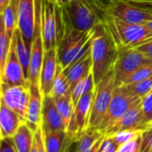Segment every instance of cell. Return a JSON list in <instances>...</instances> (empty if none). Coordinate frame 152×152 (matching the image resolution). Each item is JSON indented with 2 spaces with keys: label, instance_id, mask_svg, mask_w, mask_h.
Returning <instances> with one entry per match:
<instances>
[{
  "label": "cell",
  "instance_id": "1",
  "mask_svg": "<svg viewBox=\"0 0 152 152\" xmlns=\"http://www.w3.org/2000/svg\"><path fill=\"white\" fill-rule=\"evenodd\" d=\"M118 52L119 48L106 25L103 22L96 25L91 46L92 71L96 86L115 69Z\"/></svg>",
  "mask_w": 152,
  "mask_h": 152
},
{
  "label": "cell",
  "instance_id": "2",
  "mask_svg": "<svg viewBox=\"0 0 152 152\" xmlns=\"http://www.w3.org/2000/svg\"><path fill=\"white\" fill-rule=\"evenodd\" d=\"M64 30L58 43V61L64 69L91 50L94 28L88 31L77 30L69 24L63 11Z\"/></svg>",
  "mask_w": 152,
  "mask_h": 152
},
{
  "label": "cell",
  "instance_id": "3",
  "mask_svg": "<svg viewBox=\"0 0 152 152\" xmlns=\"http://www.w3.org/2000/svg\"><path fill=\"white\" fill-rule=\"evenodd\" d=\"M103 23L111 34L118 48H134L152 38L146 24H133L106 13Z\"/></svg>",
  "mask_w": 152,
  "mask_h": 152
},
{
  "label": "cell",
  "instance_id": "4",
  "mask_svg": "<svg viewBox=\"0 0 152 152\" xmlns=\"http://www.w3.org/2000/svg\"><path fill=\"white\" fill-rule=\"evenodd\" d=\"M41 19L45 51L57 48L64 30L63 9L50 0H41Z\"/></svg>",
  "mask_w": 152,
  "mask_h": 152
},
{
  "label": "cell",
  "instance_id": "5",
  "mask_svg": "<svg viewBox=\"0 0 152 152\" xmlns=\"http://www.w3.org/2000/svg\"><path fill=\"white\" fill-rule=\"evenodd\" d=\"M142 98L131 93L126 86H116L107 114L96 130L104 133L110 126L121 118L132 107L140 102Z\"/></svg>",
  "mask_w": 152,
  "mask_h": 152
},
{
  "label": "cell",
  "instance_id": "6",
  "mask_svg": "<svg viewBox=\"0 0 152 152\" xmlns=\"http://www.w3.org/2000/svg\"><path fill=\"white\" fill-rule=\"evenodd\" d=\"M116 86L115 70L113 69L95 87L88 129H97L103 120L110 107Z\"/></svg>",
  "mask_w": 152,
  "mask_h": 152
},
{
  "label": "cell",
  "instance_id": "7",
  "mask_svg": "<svg viewBox=\"0 0 152 152\" xmlns=\"http://www.w3.org/2000/svg\"><path fill=\"white\" fill-rule=\"evenodd\" d=\"M62 9L69 24L77 30L88 31L102 22L97 12L88 0H72Z\"/></svg>",
  "mask_w": 152,
  "mask_h": 152
},
{
  "label": "cell",
  "instance_id": "8",
  "mask_svg": "<svg viewBox=\"0 0 152 152\" xmlns=\"http://www.w3.org/2000/svg\"><path fill=\"white\" fill-rule=\"evenodd\" d=\"M95 91L82 96L75 106L73 115L67 129L68 137L77 142L89 128L92 107Z\"/></svg>",
  "mask_w": 152,
  "mask_h": 152
},
{
  "label": "cell",
  "instance_id": "9",
  "mask_svg": "<svg viewBox=\"0 0 152 152\" xmlns=\"http://www.w3.org/2000/svg\"><path fill=\"white\" fill-rule=\"evenodd\" d=\"M135 48H119L118 57L115 65L116 86H122L126 80L138 69L151 62Z\"/></svg>",
  "mask_w": 152,
  "mask_h": 152
},
{
  "label": "cell",
  "instance_id": "10",
  "mask_svg": "<svg viewBox=\"0 0 152 152\" xmlns=\"http://www.w3.org/2000/svg\"><path fill=\"white\" fill-rule=\"evenodd\" d=\"M105 12L133 24H146L152 20L151 7L123 1L110 4L106 7Z\"/></svg>",
  "mask_w": 152,
  "mask_h": 152
},
{
  "label": "cell",
  "instance_id": "11",
  "mask_svg": "<svg viewBox=\"0 0 152 152\" xmlns=\"http://www.w3.org/2000/svg\"><path fill=\"white\" fill-rule=\"evenodd\" d=\"M29 99V86H8L1 83V101L10 109L17 112L24 122H26Z\"/></svg>",
  "mask_w": 152,
  "mask_h": 152
},
{
  "label": "cell",
  "instance_id": "12",
  "mask_svg": "<svg viewBox=\"0 0 152 152\" xmlns=\"http://www.w3.org/2000/svg\"><path fill=\"white\" fill-rule=\"evenodd\" d=\"M35 0H17V28L26 46L30 50L35 33Z\"/></svg>",
  "mask_w": 152,
  "mask_h": 152
},
{
  "label": "cell",
  "instance_id": "13",
  "mask_svg": "<svg viewBox=\"0 0 152 152\" xmlns=\"http://www.w3.org/2000/svg\"><path fill=\"white\" fill-rule=\"evenodd\" d=\"M142 118V101L132 107L121 118L110 126L103 134L107 137H110L113 134L125 131V130H141L145 131L148 128Z\"/></svg>",
  "mask_w": 152,
  "mask_h": 152
},
{
  "label": "cell",
  "instance_id": "14",
  "mask_svg": "<svg viewBox=\"0 0 152 152\" xmlns=\"http://www.w3.org/2000/svg\"><path fill=\"white\" fill-rule=\"evenodd\" d=\"M41 127L44 134L56 131H67L55 101L51 95L43 96Z\"/></svg>",
  "mask_w": 152,
  "mask_h": 152
},
{
  "label": "cell",
  "instance_id": "15",
  "mask_svg": "<svg viewBox=\"0 0 152 152\" xmlns=\"http://www.w3.org/2000/svg\"><path fill=\"white\" fill-rule=\"evenodd\" d=\"M1 83L8 86H29L27 80L22 66L18 59L14 45L12 41V47L7 58L5 66L2 73L0 74Z\"/></svg>",
  "mask_w": 152,
  "mask_h": 152
},
{
  "label": "cell",
  "instance_id": "16",
  "mask_svg": "<svg viewBox=\"0 0 152 152\" xmlns=\"http://www.w3.org/2000/svg\"><path fill=\"white\" fill-rule=\"evenodd\" d=\"M58 64L59 61H58L57 48L45 51L44 61L41 69L40 80H39L40 90L43 96L50 95L52 93Z\"/></svg>",
  "mask_w": 152,
  "mask_h": 152
},
{
  "label": "cell",
  "instance_id": "17",
  "mask_svg": "<svg viewBox=\"0 0 152 152\" xmlns=\"http://www.w3.org/2000/svg\"><path fill=\"white\" fill-rule=\"evenodd\" d=\"M92 69L93 63L90 50L84 56L72 62L63 69V73L69 83L71 92L77 84H78L82 79L86 77L92 72Z\"/></svg>",
  "mask_w": 152,
  "mask_h": 152
},
{
  "label": "cell",
  "instance_id": "18",
  "mask_svg": "<svg viewBox=\"0 0 152 152\" xmlns=\"http://www.w3.org/2000/svg\"><path fill=\"white\" fill-rule=\"evenodd\" d=\"M30 99L28 107L26 123L36 132L42 122V108H43V94L39 85H29Z\"/></svg>",
  "mask_w": 152,
  "mask_h": 152
},
{
  "label": "cell",
  "instance_id": "19",
  "mask_svg": "<svg viewBox=\"0 0 152 152\" xmlns=\"http://www.w3.org/2000/svg\"><path fill=\"white\" fill-rule=\"evenodd\" d=\"M24 122L21 117L10 109L4 102L0 103V133L1 139L13 137L20 125Z\"/></svg>",
  "mask_w": 152,
  "mask_h": 152
},
{
  "label": "cell",
  "instance_id": "20",
  "mask_svg": "<svg viewBox=\"0 0 152 152\" xmlns=\"http://www.w3.org/2000/svg\"><path fill=\"white\" fill-rule=\"evenodd\" d=\"M46 152H65L69 143L73 141L68 137L67 131H56L44 134Z\"/></svg>",
  "mask_w": 152,
  "mask_h": 152
},
{
  "label": "cell",
  "instance_id": "21",
  "mask_svg": "<svg viewBox=\"0 0 152 152\" xmlns=\"http://www.w3.org/2000/svg\"><path fill=\"white\" fill-rule=\"evenodd\" d=\"M12 43L14 45V48L18 56V59L22 66L24 75L28 81V76H29V66H30V58H31V50L28 49L24 40L21 37L20 32L18 28L15 29L13 37H12Z\"/></svg>",
  "mask_w": 152,
  "mask_h": 152
},
{
  "label": "cell",
  "instance_id": "22",
  "mask_svg": "<svg viewBox=\"0 0 152 152\" xmlns=\"http://www.w3.org/2000/svg\"><path fill=\"white\" fill-rule=\"evenodd\" d=\"M35 132L28 126L26 122H23L12 139L18 152H30L34 142Z\"/></svg>",
  "mask_w": 152,
  "mask_h": 152
},
{
  "label": "cell",
  "instance_id": "23",
  "mask_svg": "<svg viewBox=\"0 0 152 152\" xmlns=\"http://www.w3.org/2000/svg\"><path fill=\"white\" fill-rule=\"evenodd\" d=\"M1 21L8 36L12 38L17 28V0H11L4 10L1 12Z\"/></svg>",
  "mask_w": 152,
  "mask_h": 152
},
{
  "label": "cell",
  "instance_id": "24",
  "mask_svg": "<svg viewBox=\"0 0 152 152\" xmlns=\"http://www.w3.org/2000/svg\"><path fill=\"white\" fill-rule=\"evenodd\" d=\"M68 94H71V88L66 76L63 73V69L59 63L57 67V71L53 81V85L52 93L50 95L54 99H56Z\"/></svg>",
  "mask_w": 152,
  "mask_h": 152
},
{
  "label": "cell",
  "instance_id": "25",
  "mask_svg": "<svg viewBox=\"0 0 152 152\" xmlns=\"http://www.w3.org/2000/svg\"><path fill=\"white\" fill-rule=\"evenodd\" d=\"M95 82L94 79V75H93V71L84 79H82L78 84L76 85V86L73 88L72 92H71V98H72V102L74 103V105L76 106V104L77 103V102L79 101V99L84 96L85 94H87L91 92L95 91Z\"/></svg>",
  "mask_w": 152,
  "mask_h": 152
},
{
  "label": "cell",
  "instance_id": "26",
  "mask_svg": "<svg viewBox=\"0 0 152 152\" xmlns=\"http://www.w3.org/2000/svg\"><path fill=\"white\" fill-rule=\"evenodd\" d=\"M54 101L59 110V112L62 118V120L65 124V126L68 129V126L69 125V122H70V119H71V117L73 115L74 109H75V105L72 102L71 94L56 98L54 99Z\"/></svg>",
  "mask_w": 152,
  "mask_h": 152
},
{
  "label": "cell",
  "instance_id": "27",
  "mask_svg": "<svg viewBox=\"0 0 152 152\" xmlns=\"http://www.w3.org/2000/svg\"><path fill=\"white\" fill-rule=\"evenodd\" d=\"M88 1L92 4V5L97 12L102 22H103L104 17L106 15V12H105L106 7L115 2L123 1V2H127V3H131L134 4L142 5V6H148V7L152 6V0H88Z\"/></svg>",
  "mask_w": 152,
  "mask_h": 152
},
{
  "label": "cell",
  "instance_id": "28",
  "mask_svg": "<svg viewBox=\"0 0 152 152\" xmlns=\"http://www.w3.org/2000/svg\"><path fill=\"white\" fill-rule=\"evenodd\" d=\"M12 38H11L8 34L5 31L4 26L3 22L1 21L0 24V74L4 69L7 58L9 56L11 47H12Z\"/></svg>",
  "mask_w": 152,
  "mask_h": 152
},
{
  "label": "cell",
  "instance_id": "29",
  "mask_svg": "<svg viewBox=\"0 0 152 152\" xmlns=\"http://www.w3.org/2000/svg\"><path fill=\"white\" fill-rule=\"evenodd\" d=\"M124 86H126V87L131 93L142 99L152 90V75L148 78L143 79L140 82L131 85H124Z\"/></svg>",
  "mask_w": 152,
  "mask_h": 152
},
{
  "label": "cell",
  "instance_id": "30",
  "mask_svg": "<svg viewBox=\"0 0 152 152\" xmlns=\"http://www.w3.org/2000/svg\"><path fill=\"white\" fill-rule=\"evenodd\" d=\"M142 133L143 131H141V130H125V131H121L113 134L112 136H110V138L118 146H121L128 142H131L138 138L139 136L142 134Z\"/></svg>",
  "mask_w": 152,
  "mask_h": 152
},
{
  "label": "cell",
  "instance_id": "31",
  "mask_svg": "<svg viewBox=\"0 0 152 152\" xmlns=\"http://www.w3.org/2000/svg\"><path fill=\"white\" fill-rule=\"evenodd\" d=\"M152 75V61L143 65L140 69H138L135 72H134L124 83V85H131L137 82H140L143 79L148 78Z\"/></svg>",
  "mask_w": 152,
  "mask_h": 152
},
{
  "label": "cell",
  "instance_id": "32",
  "mask_svg": "<svg viewBox=\"0 0 152 152\" xmlns=\"http://www.w3.org/2000/svg\"><path fill=\"white\" fill-rule=\"evenodd\" d=\"M142 118L146 125L152 123V90L142 99Z\"/></svg>",
  "mask_w": 152,
  "mask_h": 152
},
{
  "label": "cell",
  "instance_id": "33",
  "mask_svg": "<svg viewBox=\"0 0 152 152\" xmlns=\"http://www.w3.org/2000/svg\"><path fill=\"white\" fill-rule=\"evenodd\" d=\"M142 134L138 138L118 146V152H142Z\"/></svg>",
  "mask_w": 152,
  "mask_h": 152
},
{
  "label": "cell",
  "instance_id": "34",
  "mask_svg": "<svg viewBox=\"0 0 152 152\" xmlns=\"http://www.w3.org/2000/svg\"><path fill=\"white\" fill-rule=\"evenodd\" d=\"M30 152H46L44 140V132L41 126L34 134V142Z\"/></svg>",
  "mask_w": 152,
  "mask_h": 152
},
{
  "label": "cell",
  "instance_id": "35",
  "mask_svg": "<svg viewBox=\"0 0 152 152\" xmlns=\"http://www.w3.org/2000/svg\"><path fill=\"white\" fill-rule=\"evenodd\" d=\"M144 150H149L150 151L152 152V123L142 133V151Z\"/></svg>",
  "mask_w": 152,
  "mask_h": 152
},
{
  "label": "cell",
  "instance_id": "36",
  "mask_svg": "<svg viewBox=\"0 0 152 152\" xmlns=\"http://www.w3.org/2000/svg\"><path fill=\"white\" fill-rule=\"evenodd\" d=\"M139 53H141L143 56L152 61V38L144 41L142 44L134 47Z\"/></svg>",
  "mask_w": 152,
  "mask_h": 152
},
{
  "label": "cell",
  "instance_id": "37",
  "mask_svg": "<svg viewBox=\"0 0 152 152\" xmlns=\"http://www.w3.org/2000/svg\"><path fill=\"white\" fill-rule=\"evenodd\" d=\"M0 152H18L12 137L1 139Z\"/></svg>",
  "mask_w": 152,
  "mask_h": 152
},
{
  "label": "cell",
  "instance_id": "38",
  "mask_svg": "<svg viewBox=\"0 0 152 152\" xmlns=\"http://www.w3.org/2000/svg\"><path fill=\"white\" fill-rule=\"evenodd\" d=\"M50 1H52L53 4H55L60 8H64L67 5H69L72 0H50Z\"/></svg>",
  "mask_w": 152,
  "mask_h": 152
},
{
  "label": "cell",
  "instance_id": "39",
  "mask_svg": "<svg viewBox=\"0 0 152 152\" xmlns=\"http://www.w3.org/2000/svg\"><path fill=\"white\" fill-rule=\"evenodd\" d=\"M65 152H77V142H71L68 146Z\"/></svg>",
  "mask_w": 152,
  "mask_h": 152
},
{
  "label": "cell",
  "instance_id": "40",
  "mask_svg": "<svg viewBox=\"0 0 152 152\" xmlns=\"http://www.w3.org/2000/svg\"><path fill=\"white\" fill-rule=\"evenodd\" d=\"M11 0H0V11L3 12L4 8L9 4Z\"/></svg>",
  "mask_w": 152,
  "mask_h": 152
},
{
  "label": "cell",
  "instance_id": "41",
  "mask_svg": "<svg viewBox=\"0 0 152 152\" xmlns=\"http://www.w3.org/2000/svg\"><path fill=\"white\" fill-rule=\"evenodd\" d=\"M146 25H147V27L150 28V30L152 32V20L149 21V22H147V23H146Z\"/></svg>",
  "mask_w": 152,
  "mask_h": 152
},
{
  "label": "cell",
  "instance_id": "42",
  "mask_svg": "<svg viewBox=\"0 0 152 152\" xmlns=\"http://www.w3.org/2000/svg\"><path fill=\"white\" fill-rule=\"evenodd\" d=\"M142 152H151L149 150H144V151H142Z\"/></svg>",
  "mask_w": 152,
  "mask_h": 152
},
{
  "label": "cell",
  "instance_id": "43",
  "mask_svg": "<svg viewBox=\"0 0 152 152\" xmlns=\"http://www.w3.org/2000/svg\"><path fill=\"white\" fill-rule=\"evenodd\" d=\"M151 8H152V6H151Z\"/></svg>",
  "mask_w": 152,
  "mask_h": 152
}]
</instances>
